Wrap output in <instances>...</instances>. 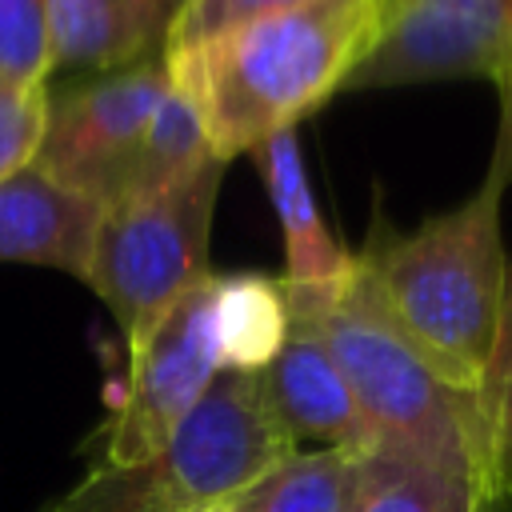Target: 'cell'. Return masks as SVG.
<instances>
[{
  "label": "cell",
  "mask_w": 512,
  "mask_h": 512,
  "mask_svg": "<svg viewBox=\"0 0 512 512\" xmlns=\"http://www.w3.org/2000/svg\"><path fill=\"white\" fill-rule=\"evenodd\" d=\"M364 484V452L356 448H296L252 484H244L232 512H356Z\"/></svg>",
  "instance_id": "14"
},
{
  "label": "cell",
  "mask_w": 512,
  "mask_h": 512,
  "mask_svg": "<svg viewBox=\"0 0 512 512\" xmlns=\"http://www.w3.org/2000/svg\"><path fill=\"white\" fill-rule=\"evenodd\" d=\"M380 28L384 0H308L164 52V64L196 104L212 152L232 164L336 96Z\"/></svg>",
  "instance_id": "2"
},
{
  "label": "cell",
  "mask_w": 512,
  "mask_h": 512,
  "mask_svg": "<svg viewBox=\"0 0 512 512\" xmlns=\"http://www.w3.org/2000/svg\"><path fill=\"white\" fill-rule=\"evenodd\" d=\"M212 316L224 372H264L292 324L284 284L264 272H216Z\"/></svg>",
  "instance_id": "15"
},
{
  "label": "cell",
  "mask_w": 512,
  "mask_h": 512,
  "mask_svg": "<svg viewBox=\"0 0 512 512\" xmlns=\"http://www.w3.org/2000/svg\"><path fill=\"white\" fill-rule=\"evenodd\" d=\"M488 476L476 456H432L392 444L364 448L356 512H480Z\"/></svg>",
  "instance_id": "13"
},
{
  "label": "cell",
  "mask_w": 512,
  "mask_h": 512,
  "mask_svg": "<svg viewBox=\"0 0 512 512\" xmlns=\"http://www.w3.org/2000/svg\"><path fill=\"white\" fill-rule=\"evenodd\" d=\"M212 156L216 152H212V140H208V128H204L196 104L172 84L164 92L148 132H144V144H140V156H136V168H132L124 200L172 188L176 180H184L196 168H204Z\"/></svg>",
  "instance_id": "16"
},
{
  "label": "cell",
  "mask_w": 512,
  "mask_h": 512,
  "mask_svg": "<svg viewBox=\"0 0 512 512\" xmlns=\"http://www.w3.org/2000/svg\"><path fill=\"white\" fill-rule=\"evenodd\" d=\"M48 72V0H0V76L44 84Z\"/></svg>",
  "instance_id": "18"
},
{
  "label": "cell",
  "mask_w": 512,
  "mask_h": 512,
  "mask_svg": "<svg viewBox=\"0 0 512 512\" xmlns=\"http://www.w3.org/2000/svg\"><path fill=\"white\" fill-rule=\"evenodd\" d=\"M404 4H408V0H384V20H388L396 8H404Z\"/></svg>",
  "instance_id": "22"
},
{
  "label": "cell",
  "mask_w": 512,
  "mask_h": 512,
  "mask_svg": "<svg viewBox=\"0 0 512 512\" xmlns=\"http://www.w3.org/2000/svg\"><path fill=\"white\" fill-rule=\"evenodd\" d=\"M212 296L216 272L156 324L140 352L128 356V388L104 428V464H136L156 456L224 372Z\"/></svg>",
  "instance_id": "7"
},
{
  "label": "cell",
  "mask_w": 512,
  "mask_h": 512,
  "mask_svg": "<svg viewBox=\"0 0 512 512\" xmlns=\"http://www.w3.org/2000/svg\"><path fill=\"white\" fill-rule=\"evenodd\" d=\"M296 4H308V0H184L164 52L204 44V40H212L236 24H248V20H260V16L296 8Z\"/></svg>",
  "instance_id": "20"
},
{
  "label": "cell",
  "mask_w": 512,
  "mask_h": 512,
  "mask_svg": "<svg viewBox=\"0 0 512 512\" xmlns=\"http://www.w3.org/2000/svg\"><path fill=\"white\" fill-rule=\"evenodd\" d=\"M168 88V64L156 56L132 68L100 72L60 100L48 96V124L32 164L104 208L120 204L144 132Z\"/></svg>",
  "instance_id": "6"
},
{
  "label": "cell",
  "mask_w": 512,
  "mask_h": 512,
  "mask_svg": "<svg viewBox=\"0 0 512 512\" xmlns=\"http://www.w3.org/2000/svg\"><path fill=\"white\" fill-rule=\"evenodd\" d=\"M484 428H488V500L512 496V268H508V300L500 316V336L492 348V364L480 388Z\"/></svg>",
  "instance_id": "17"
},
{
  "label": "cell",
  "mask_w": 512,
  "mask_h": 512,
  "mask_svg": "<svg viewBox=\"0 0 512 512\" xmlns=\"http://www.w3.org/2000/svg\"><path fill=\"white\" fill-rule=\"evenodd\" d=\"M260 168H264V184L284 232V284L292 288H324L336 284L352 272L356 256L328 232L308 172H304V156H300V140L296 128L268 136L260 148Z\"/></svg>",
  "instance_id": "12"
},
{
  "label": "cell",
  "mask_w": 512,
  "mask_h": 512,
  "mask_svg": "<svg viewBox=\"0 0 512 512\" xmlns=\"http://www.w3.org/2000/svg\"><path fill=\"white\" fill-rule=\"evenodd\" d=\"M284 292L288 308L320 328L332 360L352 388L372 444L432 456H476L488 476V428L480 392L448 384L424 360V352L388 316L360 260L336 284H284Z\"/></svg>",
  "instance_id": "3"
},
{
  "label": "cell",
  "mask_w": 512,
  "mask_h": 512,
  "mask_svg": "<svg viewBox=\"0 0 512 512\" xmlns=\"http://www.w3.org/2000/svg\"><path fill=\"white\" fill-rule=\"evenodd\" d=\"M204 512H232L228 504H216V508H204Z\"/></svg>",
  "instance_id": "23"
},
{
  "label": "cell",
  "mask_w": 512,
  "mask_h": 512,
  "mask_svg": "<svg viewBox=\"0 0 512 512\" xmlns=\"http://www.w3.org/2000/svg\"><path fill=\"white\" fill-rule=\"evenodd\" d=\"M512 72V0H408L396 8L372 52L340 92L404 88L480 76L500 84Z\"/></svg>",
  "instance_id": "8"
},
{
  "label": "cell",
  "mask_w": 512,
  "mask_h": 512,
  "mask_svg": "<svg viewBox=\"0 0 512 512\" xmlns=\"http://www.w3.org/2000/svg\"><path fill=\"white\" fill-rule=\"evenodd\" d=\"M296 452L260 372H220L172 440L136 464H96L40 512H204Z\"/></svg>",
  "instance_id": "4"
},
{
  "label": "cell",
  "mask_w": 512,
  "mask_h": 512,
  "mask_svg": "<svg viewBox=\"0 0 512 512\" xmlns=\"http://www.w3.org/2000/svg\"><path fill=\"white\" fill-rule=\"evenodd\" d=\"M48 124V88L0 76V180L32 164Z\"/></svg>",
  "instance_id": "19"
},
{
  "label": "cell",
  "mask_w": 512,
  "mask_h": 512,
  "mask_svg": "<svg viewBox=\"0 0 512 512\" xmlns=\"http://www.w3.org/2000/svg\"><path fill=\"white\" fill-rule=\"evenodd\" d=\"M184 0H48V60L72 72H116L164 56Z\"/></svg>",
  "instance_id": "11"
},
{
  "label": "cell",
  "mask_w": 512,
  "mask_h": 512,
  "mask_svg": "<svg viewBox=\"0 0 512 512\" xmlns=\"http://www.w3.org/2000/svg\"><path fill=\"white\" fill-rule=\"evenodd\" d=\"M508 188L512 116L500 112L484 180L460 204L428 216L416 232H392L376 216L368 244L356 252L400 332L448 384L468 392L484 388L508 300V256L500 240Z\"/></svg>",
  "instance_id": "1"
},
{
  "label": "cell",
  "mask_w": 512,
  "mask_h": 512,
  "mask_svg": "<svg viewBox=\"0 0 512 512\" xmlns=\"http://www.w3.org/2000/svg\"><path fill=\"white\" fill-rule=\"evenodd\" d=\"M224 172L228 160L212 156L172 188L128 196L104 212L84 284L108 304L128 356L140 352L156 324L212 276L208 236Z\"/></svg>",
  "instance_id": "5"
},
{
  "label": "cell",
  "mask_w": 512,
  "mask_h": 512,
  "mask_svg": "<svg viewBox=\"0 0 512 512\" xmlns=\"http://www.w3.org/2000/svg\"><path fill=\"white\" fill-rule=\"evenodd\" d=\"M500 100H504V112L512 116V72L500 80Z\"/></svg>",
  "instance_id": "21"
},
{
  "label": "cell",
  "mask_w": 512,
  "mask_h": 512,
  "mask_svg": "<svg viewBox=\"0 0 512 512\" xmlns=\"http://www.w3.org/2000/svg\"><path fill=\"white\" fill-rule=\"evenodd\" d=\"M104 204L64 188L44 168L24 164L0 180V260L60 268L88 280Z\"/></svg>",
  "instance_id": "10"
},
{
  "label": "cell",
  "mask_w": 512,
  "mask_h": 512,
  "mask_svg": "<svg viewBox=\"0 0 512 512\" xmlns=\"http://www.w3.org/2000/svg\"><path fill=\"white\" fill-rule=\"evenodd\" d=\"M260 376H264L272 412L280 416V424L288 428L296 448L300 444L356 448V452L372 448V436L352 400V388H348L340 364L332 360L320 328L308 316L292 312L288 336Z\"/></svg>",
  "instance_id": "9"
}]
</instances>
